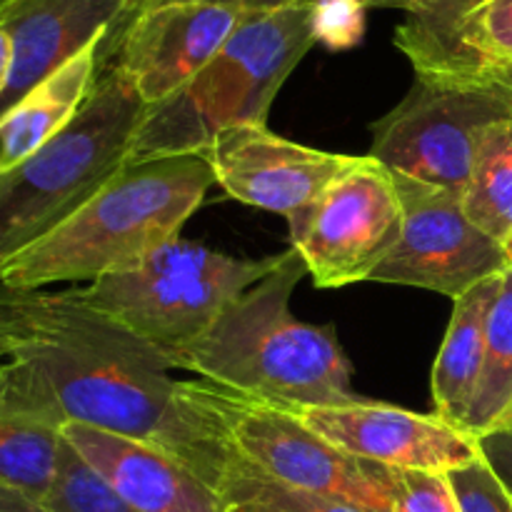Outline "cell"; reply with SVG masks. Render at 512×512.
Listing matches in <instances>:
<instances>
[{"label":"cell","mask_w":512,"mask_h":512,"mask_svg":"<svg viewBox=\"0 0 512 512\" xmlns=\"http://www.w3.org/2000/svg\"><path fill=\"white\" fill-rule=\"evenodd\" d=\"M10 358L0 378L58 415L165 450L218 490L230 440L205 380L170 378L158 348L85 303L78 288L0 285Z\"/></svg>","instance_id":"obj_1"},{"label":"cell","mask_w":512,"mask_h":512,"mask_svg":"<svg viewBox=\"0 0 512 512\" xmlns=\"http://www.w3.org/2000/svg\"><path fill=\"white\" fill-rule=\"evenodd\" d=\"M308 275L293 248L218 315L208 333L175 350L170 368L245 398L280 408L340 405L360 400L353 365L333 325L303 323L290 298Z\"/></svg>","instance_id":"obj_2"},{"label":"cell","mask_w":512,"mask_h":512,"mask_svg":"<svg viewBox=\"0 0 512 512\" xmlns=\"http://www.w3.org/2000/svg\"><path fill=\"white\" fill-rule=\"evenodd\" d=\"M215 185L205 153L128 160L88 203L0 268L10 290L93 283L180 235Z\"/></svg>","instance_id":"obj_3"},{"label":"cell","mask_w":512,"mask_h":512,"mask_svg":"<svg viewBox=\"0 0 512 512\" xmlns=\"http://www.w3.org/2000/svg\"><path fill=\"white\" fill-rule=\"evenodd\" d=\"M315 38L313 5L245 13L185 88L145 110L130 160L205 153L223 130L268 125V113Z\"/></svg>","instance_id":"obj_4"},{"label":"cell","mask_w":512,"mask_h":512,"mask_svg":"<svg viewBox=\"0 0 512 512\" xmlns=\"http://www.w3.org/2000/svg\"><path fill=\"white\" fill-rule=\"evenodd\" d=\"M145 110L110 63L73 123L0 175V268L68 220L128 163Z\"/></svg>","instance_id":"obj_5"},{"label":"cell","mask_w":512,"mask_h":512,"mask_svg":"<svg viewBox=\"0 0 512 512\" xmlns=\"http://www.w3.org/2000/svg\"><path fill=\"white\" fill-rule=\"evenodd\" d=\"M235 258L175 238L140 263L78 288L85 303L108 315L165 358L208 333L218 315L278 265Z\"/></svg>","instance_id":"obj_6"},{"label":"cell","mask_w":512,"mask_h":512,"mask_svg":"<svg viewBox=\"0 0 512 512\" xmlns=\"http://www.w3.org/2000/svg\"><path fill=\"white\" fill-rule=\"evenodd\" d=\"M512 118L505 73L415 75L413 88L373 123L370 153L390 173L465 195L480 138Z\"/></svg>","instance_id":"obj_7"},{"label":"cell","mask_w":512,"mask_h":512,"mask_svg":"<svg viewBox=\"0 0 512 512\" xmlns=\"http://www.w3.org/2000/svg\"><path fill=\"white\" fill-rule=\"evenodd\" d=\"M215 388V408L230 448L268 478L368 512H395L398 470L345 453L300 423L290 410Z\"/></svg>","instance_id":"obj_8"},{"label":"cell","mask_w":512,"mask_h":512,"mask_svg":"<svg viewBox=\"0 0 512 512\" xmlns=\"http://www.w3.org/2000/svg\"><path fill=\"white\" fill-rule=\"evenodd\" d=\"M403 203L393 173L373 155H355L318 200L288 218L290 248L318 288L365 283L393 253Z\"/></svg>","instance_id":"obj_9"},{"label":"cell","mask_w":512,"mask_h":512,"mask_svg":"<svg viewBox=\"0 0 512 512\" xmlns=\"http://www.w3.org/2000/svg\"><path fill=\"white\" fill-rule=\"evenodd\" d=\"M393 180L403 203V230L370 278L373 283L408 285L458 300L510 268L505 243L470 220L463 195L408 175L393 173Z\"/></svg>","instance_id":"obj_10"},{"label":"cell","mask_w":512,"mask_h":512,"mask_svg":"<svg viewBox=\"0 0 512 512\" xmlns=\"http://www.w3.org/2000/svg\"><path fill=\"white\" fill-rule=\"evenodd\" d=\"M285 410L345 453L385 468L453 473L480 460L478 438L435 413L368 398Z\"/></svg>","instance_id":"obj_11"},{"label":"cell","mask_w":512,"mask_h":512,"mask_svg":"<svg viewBox=\"0 0 512 512\" xmlns=\"http://www.w3.org/2000/svg\"><path fill=\"white\" fill-rule=\"evenodd\" d=\"M205 158L230 198L293 218L348 170L355 155L308 148L268 125H238L223 130Z\"/></svg>","instance_id":"obj_12"},{"label":"cell","mask_w":512,"mask_h":512,"mask_svg":"<svg viewBox=\"0 0 512 512\" xmlns=\"http://www.w3.org/2000/svg\"><path fill=\"white\" fill-rule=\"evenodd\" d=\"M243 18L245 10L198 0L143 8L123 30L110 63L150 108L185 88Z\"/></svg>","instance_id":"obj_13"},{"label":"cell","mask_w":512,"mask_h":512,"mask_svg":"<svg viewBox=\"0 0 512 512\" xmlns=\"http://www.w3.org/2000/svg\"><path fill=\"white\" fill-rule=\"evenodd\" d=\"M145 0H15L0 13L13 38V75L0 98V118L60 65L95 40H118Z\"/></svg>","instance_id":"obj_14"},{"label":"cell","mask_w":512,"mask_h":512,"mask_svg":"<svg viewBox=\"0 0 512 512\" xmlns=\"http://www.w3.org/2000/svg\"><path fill=\"white\" fill-rule=\"evenodd\" d=\"M63 438L135 510L225 512L208 480L155 445L83 423H65Z\"/></svg>","instance_id":"obj_15"},{"label":"cell","mask_w":512,"mask_h":512,"mask_svg":"<svg viewBox=\"0 0 512 512\" xmlns=\"http://www.w3.org/2000/svg\"><path fill=\"white\" fill-rule=\"evenodd\" d=\"M113 55V40H95L0 118V175L23 163L73 123Z\"/></svg>","instance_id":"obj_16"},{"label":"cell","mask_w":512,"mask_h":512,"mask_svg":"<svg viewBox=\"0 0 512 512\" xmlns=\"http://www.w3.org/2000/svg\"><path fill=\"white\" fill-rule=\"evenodd\" d=\"M500 285L503 275H495L468 290L463 298L453 300V315L433 363V378H430L433 413L458 428L465 425L483 373L488 320Z\"/></svg>","instance_id":"obj_17"},{"label":"cell","mask_w":512,"mask_h":512,"mask_svg":"<svg viewBox=\"0 0 512 512\" xmlns=\"http://www.w3.org/2000/svg\"><path fill=\"white\" fill-rule=\"evenodd\" d=\"M60 450L63 420L0 378V485L45 500L58 475Z\"/></svg>","instance_id":"obj_18"},{"label":"cell","mask_w":512,"mask_h":512,"mask_svg":"<svg viewBox=\"0 0 512 512\" xmlns=\"http://www.w3.org/2000/svg\"><path fill=\"white\" fill-rule=\"evenodd\" d=\"M463 428L475 438L512 428V265L490 310L483 373Z\"/></svg>","instance_id":"obj_19"},{"label":"cell","mask_w":512,"mask_h":512,"mask_svg":"<svg viewBox=\"0 0 512 512\" xmlns=\"http://www.w3.org/2000/svg\"><path fill=\"white\" fill-rule=\"evenodd\" d=\"M485 0H408V18L395 30V45L415 75H453L458 35Z\"/></svg>","instance_id":"obj_20"},{"label":"cell","mask_w":512,"mask_h":512,"mask_svg":"<svg viewBox=\"0 0 512 512\" xmlns=\"http://www.w3.org/2000/svg\"><path fill=\"white\" fill-rule=\"evenodd\" d=\"M463 205L495 240L512 238V118L493 123L480 138Z\"/></svg>","instance_id":"obj_21"},{"label":"cell","mask_w":512,"mask_h":512,"mask_svg":"<svg viewBox=\"0 0 512 512\" xmlns=\"http://www.w3.org/2000/svg\"><path fill=\"white\" fill-rule=\"evenodd\" d=\"M218 493L223 495L225 512H368L345 500L288 488L260 473L235 450L223 470Z\"/></svg>","instance_id":"obj_22"},{"label":"cell","mask_w":512,"mask_h":512,"mask_svg":"<svg viewBox=\"0 0 512 512\" xmlns=\"http://www.w3.org/2000/svg\"><path fill=\"white\" fill-rule=\"evenodd\" d=\"M512 68V0H485L458 35L455 73H505Z\"/></svg>","instance_id":"obj_23"},{"label":"cell","mask_w":512,"mask_h":512,"mask_svg":"<svg viewBox=\"0 0 512 512\" xmlns=\"http://www.w3.org/2000/svg\"><path fill=\"white\" fill-rule=\"evenodd\" d=\"M53 512H140L125 503L63 438L55 483L43 500Z\"/></svg>","instance_id":"obj_24"},{"label":"cell","mask_w":512,"mask_h":512,"mask_svg":"<svg viewBox=\"0 0 512 512\" xmlns=\"http://www.w3.org/2000/svg\"><path fill=\"white\" fill-rule=\"evenodd\" d=\"M395 512H463L450 473L398 470Z\"/></svg>","instance_id":"obj_25"},{"label":"cell","mask_w":512,"mask_h":512,"mask_svg":"<svg viewBox=\"0 0 512 512\" xmlns=\"http://www.w3.org/2000/svg\"><path fill=\"white\" fill-rule=\"evenodd\" d=\"M315 20V38L328 48L343 50L360 43L368 5L363 0H310Z\"/></svg>","instance_id":"obj_26"},{"label":"cell","mask_w":512,"mask_h":512,"mask_svg":"<svg viewBox=\"0 0 512 512\" xmlns=\"http://www.w3.org/2000/svg\"><path fill=\"white\" fill-rule=\"evenodd\" d=\"M450 483H453L463 512H512V495L495 478L483 458L453 470Z\"/></svg>","instance_id":"obj_27"},{"label":"cell","mask_w":512,"mask_h":512,"mask_svg":"<svg viewBox=\"0 0 512 512\" xmlns=\"http://www.w3.org/2000/svg\"><path fill=\"white\" fill-rule=\"evenodd\" d=\"M480 458L485 460L495 478L503 483V488L512 495V428L495 430V433L478 438Z\"/></svg>","instance_id":"obj_28"},{"label":"cell","mask_w":512,"mask_h":512,"mask_svg":"<svg viewBox=\"0 0 512 512\" xmlns=\"http://www.w3.org/2000/svg\"><path fill=\"white\" fill-rule=\"evenodd\" d=\"M163 3H188V0H145V8H153V5H163ZM198 3H220V5H230V8L245 10V13H258V10L290 8V5L310 3V0H198Z\"/></svg>","instance_id":"obj_29"},{"label":"cell","mask_w":512,"mask_h":512,"mask_svg":"<svg viewBox=\"0 0 512 512\" xmlns=\"http://www.w3.org/2000/svg\"><path fill=\"white\" fill-rule=\"evenodd\" d=\"M0 512H53L43 500H35L20 490L0 485Z\"/></svg>","instance_id":"obj_30"},{"label":"cell","mask_w":512,"mask_h":512,"mask_svg":"<svg viewBox=\"0 0 512 512\" xmlns=\"http://www.w3.org/2000/svg\"><path fill=\"white\" fill-rule=\"evenodd\" d=\"M10 75H13V38H10L8 30L0 25V98H3L5 90H8Z\"/></svg>","instance_id":"obj_31"},{"label":"cell","mask_w":512,"mask_h":512,"mask_svg":"<svg viewBox=\"0 0 512 512\" xmlns=\"http://www.w3.org/2000/svg\"><path fill=\"white\" fill-rule=\"evenodd\" d=\"M8 358H10V335H8V328H5L3 313H0V368L8 363Z\"/></svg>","instance_id":"obj_32"},{"label":"cell","mask_w":512,"mask_h":512,"mask_svg":"<svg viewBox=\"0 0 512 512\" xmlns=\"http://www.w3.org/2000/svg\"><path fill=\"white\" fill-rule=\"evenodd\" d=\"M368 8H390V10H408V0H363Z\"/></svg>","instance_id":"obj_33"},{"label":"cell","mask_w":512,"mask_h":512,"mask_svg":"<svg viewBox=\"0 0 512 512\" xmlns=\"http://www.w3.org/2000/svg\"><path fill=\"white\" fill-rule=\"evenodd\" d=\"M13 3H15V0H0V13H3V10L8 8V5H13Z\"/></svg>","instance_id":"obj_34"},{"label":"cell","mask_w":512,"mask_h":512,"mask_svg":"<svg viewBox=\"0 0 512 512\" xmlns=\"http://www.w3.org/2000/svg\"><path fill=\"white\" fill-rule=\"evenodd\" d=\"M505 248H508V258H510V265H512V238L505 243Z\"/></svg>","instance_id":"obj_35"},{"label":"cell","mask_w":512,"mask_h":512,"mask_svg":"<svg viewBox=\"0 0 512 512\" xmlns=\"http://www.w3.org/2000/svg\"><path fill=\"white\" fill-rule=\"evenodd\" d=\"M505 75H508V80L512 83V68H510V70H505Z\"/></svg>","instance_id":"obj_36"}]
</instances>
